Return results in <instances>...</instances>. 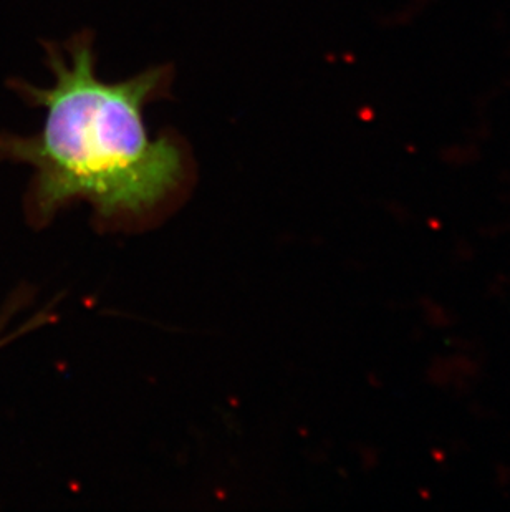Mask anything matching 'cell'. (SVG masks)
Wrapping results in <instances>:
<instances>
[{"label":"cell","mask_w":510,"mask_h":512,"mask_svg":"<svg viewBox=\"0 0 510 512\" xmlns=\"http://www.w3.org/2000/svg\"><path fill=\"white\" fill-rule=\"evenodd\" d=\"M50 87L14 82L44 128L22 138L0 135V160L34 166L32 206L47 219L73 199H88L106 218L154 208L179 188L188 156L173 133L151 138L143 110L169 97L173 65H156L123 82L98 78L95 35L82 30L63 45L45 44Z\"/></svg>","instance_id":"obj_1"}]
</instances>
